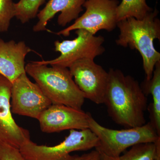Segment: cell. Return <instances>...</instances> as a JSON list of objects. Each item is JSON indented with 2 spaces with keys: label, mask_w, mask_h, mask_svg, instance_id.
Returning a JSON list of instances; mask_svg holds the SVG:
<instances>
[{
  "label": "cell",
  "mask_w": 160,
  "mask_h": 160,
  "mask_svg": "<svg viewBox=\"0 0 160 160\" xmlns=\"http://www.w3.org/2000/svg\"><path fill=\"white\" fill-rule=\"evenodd\" d=\"M104 104L109 116L118 125L134 128L146 123L147 99L138 82L119 69H110Z\"/></svg>",
  "instance_id": "obj_1"
},
{
  "label": "cell",
  "mask_w": 160,
  "mask_h": 160,
  "mask_svg": "<svg viewBox=\"0 0 160 160\" xmlns=\"http://www.w3.org/2000/svg\"><path fill=\"white\" fill-rule=\"evenodd\" d=\"M156 9L142 19L128 18L118 22L120 30L116 42L118 46L129 47L139 52L143 59L146 80L151 79L155 66L160 62V53L155 48L153 41L160 39V22Z\"/></svg>",
  "instance_id": "obj_2"
},
{
  "label": "cell",
  "mask_w": 160,
  "mask_h": 160,
  "mask_svg": "<svg viewBox=\"0 0 160 160\" xmlns=\"http://www.w3.org/2000/svg\"><path fill=\"white\" fill-rule=\"evenodd\" d=\"M25 70L52 104L82 109L86 98L75 83L68 68L48 67L33 61L26 65Z\"/></svg>",
  "instance_id": "obj_3"
},
{
  "label": "cell",
  "mask_w": 160,
  "mask_h": 160,
  "mask_svg": "<svg viewBox=\"0 0 160 160\" xmlns=\"http://www.w3.org/2000/svg\"><path fill=\"white\" fill-rule=\"evenodd\" d=\"M89 122V129L98 139L96 150L109 157L117 158L129 147L141 143L155 142L160 138L150 122L139 127L116 130L102 126L90 113Z\"/></svg>",
  "instance_id": "obj_4"
},
{
  "label": "cell",
  "mask_w": 160,
  "mask_h": 160,
  "mask_svg": "<svg viewBox=\"0 0 160 160\" xmlns=\"http://www.w3.org/2000/svg\"><path fill=\"white\" fill-rule=\"evenodd\" d=\"M98 144L97 136L88 128L71 129L65 139L56 146L38 145L29 140L19 149L27 160H66L70 157L71 152L96 148Z\"/></svg>",
  "instance_id": "obj_5"
},
{
  "label": "cell",
  "mask_w": 160,
  "mask_h": 160,
  "mask_svg": "<svg viewBox=\"0 0 160 160\" xmlns=\"http://www.w3.org/2000/svg\"><path fill=\"white\" fill-rule=\"evenodd\" d=\"M77 37L74 39L54 42L55 51L61 54L51 60L36 61L40 64L69 68L79 60L95 58L103 54L105 49L103 46L105 39L103 37L95 36L82 29L76 31Z\"/></svg>",
  "instance_id": "obj_6"
},
{
  "label": "cell",
  "mask_w": 160,
  "mask_h": 160,
  "mask_svg": "<svg viewBox=\"0 0 160 160\" xmlns=\"http://www.w3.org/2000/svg\"><path fill=\"white\" fill-rule=\"evenodd\" d=\"M119 4L118 0H86L83 5L86 9L85 13L71 26L56 34L68 37L71 31L79 29L94 35L101 30L112 31L117 27V10Z\"/></svg>",
  "instance_id": "obj_7"
},
{
  "label": "cell",
  "mask_w": 160,
  "mask_h": 160,
  "mask_svg": "<svg viewBox=\"0 0 160 160\" xmlns=\"http://www.w3.org/2000/svg\"><path fill=\"white\" fill-rule=\"evenodd\" d=\"M12 83L10 105L12 113L38 120L52 104L37 84L29 80L26 72Z\"/></svg>",
  "instance_id": "obj_8"
},
{
  "label": "cell",
  "mask_w": 160,
  "mask_h": 160,
  "mask_svg": "<svg viewBox=\"0 0 160 160\" xmlns=\"http://www.w3.org/2000/svg\"><path fill=\"white\" fill-rule=\"evenodd\" d=\"M75 83L86 99L95 104H104L109 82V72L94 60H79L69 68Z\"/></svg>",
  "instance_id": "obj_9"
},
{
  "label": "cell",
  "mask_w": 160,
  "mask_h": 160,
  "mask_svg": "<svg viewBox=\"0 0 160 160\" xmlns=\"http://www.w3.org/2000/svg\"><path fill=\"white\" fill-rule=\"evenodd\" d=\"M90 113L60 104H52L39 118L40 129L52 133L65 130L88 129Z\"/></svg>",
  "instance_id": "obj_10"
},
{
  "label": "cell",
  "mask_w": 160,
  "mask_h": 160,
  "mask_svg": "<svg viewBox=\"0 0 160 160\" xmlns=\"http://www.w3.org/2000/svg\"><path fill=\"white\" fill-rule=\"evenodd\" d=\"M12 83L0 74V142L19 149L30 139L29 131L20 127L12 114L10 100Z\"/></svg>",
  "instance_id": "obj_11"
},
{
  "label": "cell",
  "mask_w": 160,
  "mask_h": 160,
  "mask_svg": "<svg viewBox=\"0 0 160 160\" xmlns=\"http://www.w3.org/2000/svg\"><path fill=\"white\" fill-rule=\"evenodd\" d=\"M32 51L23 41L5 42L0 38V74L13 82L26 73L25 58Z\"/></svg>",
  "instance_id": "obj_12"
},
{
  "label": "cell",
  "mask_w": 160,
  "mask_h": 160,
  "mask_svg": "<svg viewBox=\"0 0 160 160\" xmlns=\"http://www.w3.org/2000/svg\"><path fill=\"white\" fill-rule=\"evenodd\" d=\"M86 0H49L46 6L38 13V21L33 27V31L39 32L47 30L48 22L58 12L59 26L64 27L77 19L83 11V5Z\"/></svg>",
  "instance_id": "obj_13"
},
{
  "label": "cell",
  "mask_w": 160,
  "mask_h": 160,
  "mask_svg": "<svg viewBox=\"0 0 160 160\" xmlns=\"http://www.w3.org/2000/svg\"><path fill=\"white\" fill-rule=\"evenodd\" d=\"M141 87L145 94L152 96V104L148 107L150 122L160 135V62L156 64L151 79H145Z\"/></svg>",
  "instance_id": "obj_14"
},
{
  "label": "cell",
  "mask_w": 160,
  "mask_h": 160,
  "mask_svg": "<svg viewBox=\"0 0 160 160\" xmlns=\"http://www.w3.org/2000/svg\"><path fill=\"white\" fill-rule=\"evenodd\" d=\"M152 10L146 0H122L117 10L118 22L128 18L142 19Z\"/></svg>",
  "instance_id": "obj_15"
},
{
  "label": "cell",
  "mask_w": 160,
  "mask_h": 160,
  "mask_svg": "<svg viewBox=\"0 0 160 160\" xmlns=\"http://www.w3.org/2000/svg\"><path fill=\"white\" fill-rule=\"evenodd\" d=\"M155 142L141 143L132 146L129 150L117 158L100 154L102 160H154L156 154Z\"/></svg>",
  "instance_id": "obj_16"
},
{
  "label": "cell",
  "mask_w": 160,
  "mask_h": 160,
  "mask_svg": "<svg viewBox=\"0 0 160 160\" xmlns=\"http://www.w3.org/2000/svg\"><path fill=\"white\" fill-rule=\"evenodd\" d=\"M46 0H20L14 3L15 16L21 23L25 24L37 16L40 6Z\"/></svg>",
  "instance_id": "obj_17"
},
{
  "label": "cell",
  "mask_w": 160,
  "mask_h": 160,
  "mask_svg": "<svg viewBox=\"0 0 160 160\" xmlns=\"http://www.w3.org/2000/svg\"><path fill=\"white\" fill-rule=\"evenodd\" d=\"M15 16L12 0H0V32L8 31L11 20Z\"/></svg>",
  "instance_id": "obj_18"
},
{
  "label": "cell",
  "mask_w": 160,
  "mask_h": 160,
  "mask_svg": "<svg viewBox=\"0 0 160 160\" xmlns=\"http://www.w3.org/2000/svg\"><path fill=\"white\" fill-rule=\"evenodd\" d=\"M0 160H27L20 149L0 142Z\"/></svg>",
  "instance_id": "obj_19"
},
{
  "label": "cell",
  "mask_w": 160,
  "mask_h": 160,
  "mask_svg": "<svg viewBox=\"0 0 160 160\" xmlns=\"http://www.w3.org/2000/svg\"><path fill=\"white\" fill-rule=\"evenodd\" d=\"M100 153L96 150L81 156H71L66 160H95L99 155Z\"/></svg>",
  "instance_id": "obj_20"
},
{
  "label": "cell",
  "mask_w": 160,
  "mask_h": 160,
  "mask_svg": "<svg viewBox=\"0 0 160 160\" xmlns=\"http://www.w3.org/2000/svg\"><path fill=\"white\" fill-rule=\"evenodd\" d=\"M157 146L156 154L154 160H160V138L156 142Z\"/></svg>",
  "instance_id": "obj_21"
},
{
  "label": "cell",
  "mask_w": 160,
  "mask_h": 160,
  "mask_svg": "<svg viewBox=\"0 0 160 160\" xmlns=\"http://www.w3.org/2000/svg\"><path fill=\"white\" fill-rule=\"evenodd\" d=\"M95 160H102V159H101V156H100V154L98 156V157L97 158H96V159Z\"/></svg>",
  "instance_id": "obj_22"
}]
</instances>
